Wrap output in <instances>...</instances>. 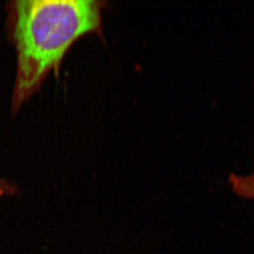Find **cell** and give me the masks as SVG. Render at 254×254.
<instances>
[{
	"label": "cell",
	"instance_id": "1",
	"mask_svg": "<svg viewBox=\"0 0 254 254\" xmlns=\"http://www.w3.org/2000/svg\"><path fill=\"white\" fill-rule=\"evenodd\" d=\"M106 2L23 0L11 2L10 23L17 51L12 107L17 111L36 92L77 39L101 31Z\"/></svg>",
	"mask_w": 254,
	"mask_h": 254
},
{
	"label": "cell",
	"instance_id": "2",
	"mask_svg": "<svg viewBox=\"0 0 254 254\" xmlns=\"http://www.w3.org/2000/svg\"><path fill=\"white\" fill-rule=\"evenodd\" d=\"M229 184L238 197L254 201V172L249 175L231 174Z\"/></svg>",
	"mask_w": 254,
	"mask_h": 254
},
{
	"label": "cell",
	"instance_id": "3",
	"mask_svg": "<svg viewBox=\"0 0 254 254\" xmlns=\"http://www.w3.org/2000/svg\"><path fill=\"white\" fill-rule=\"evenodd\" d=\"M17 189L8 180L0 177V197H12L16 194Z\"/></svg>",
	"mask_w": 254,
	"mask_h": 254
}]
</instances>
